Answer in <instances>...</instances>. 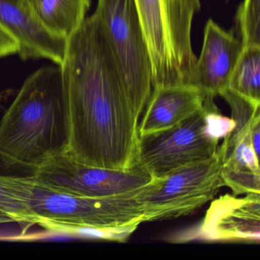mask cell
Returning a JSON list of instances; mask_svg holds the SVG:
<instances>
[{"mask_svg":"<svg viewBox=\"0 0 260 260\" xmlns=\"http://www.w3.org/2000/svg\"><path fill=\"white\" fill-rule=\"evenodd\" d=\"M39 23L68 40L86 19L91 0H25Z\"/></svg>","mask_w":260,"mask_h":260,"instance_id":"13","label":"cell"},{"mask_svg":"<svg viewBox=\"0 0 260 260\" xmlns=\"http://www.w3.org/2000/svg\"><path fill=\"white\" fill-rule=\"evenodd\" d=\"M95 11L104 22L140 121L153 86L150 57L135 0H98Z\"/></svg>","mask_w":260,"mask_h":260,"instance_id":"7","label":"cell"},{"mask_svg":"<svg viewBox=\"0 0 260 260\" xmlns=\"http://www.w3.org/2000/svg\"><path fill=\"white\" fill-rule=\"evenodd\" d=\"M18 43L14 38L0 26V58L16 54Z\"/></svg>","mask_w":260,"mask_h":260,"instance_id":"20","label":"cell"},{"mask_svg":"<svg viewBox=\"0 0 260 260\" xmlns=\"http://www.w3.org/2000/svg\"><path fill=\"white\" fill-rule=\"evenodd\" d=\"M225 1H226V2H228V0H225Z\"/></svg>","mask_w":260,"mask_h":260,"instance_id":"22","label":"cell"},{"mask_svg":"<svg viewBox=\"0 0 260 260\" xmlns=\"http://www.w3.org/2000/svg\"><path fill=\"white\" fill-rule=\"evenodd\" d=\"M71 122L60 67L45 66L24 82L0 121V150L37 169L68 153Z\"/></svg>","mask_w":260,"mask_h":260,"instance_id":"2","label":"cell"},{"mask_svg":"<svg viewBox=\"0 0 260 260\" xmlns=\"http://www.w3.org/2000/svg\"><path fill=\"white\" fill-rule=\"evenodd\" d=\"M251 144L255 153L259 156L260 152V124H256L252 129L250 135Z\"/></svg>","mask_w":260,"mask_h":260,"instance_id":"21","label":"cell"},{"mask_svg":"<svg viewBox=\"0 0 260 260\" xmlns=\"http://www.w3.org/2000/svg\"><path fill=\"white\" fill-rule=\"evenodd\" d=\"M214 100L208 97L201 110L175 127L140 137L135 167L161 179L212 158L234 128L232 118L220 113Z\"/></svg>","mask_w":260,"mask_h":260,"instance_id":"4","label":"cell"},{"mask_svg":"<svg viewBox=\"0 0 260 260\" xmlns=\"http://www.w3.org/2000/svg\"><path fill=\"white\" fill-rule=\"evenodd\" d=\"M221 178L225 186L229 187L234 196L260 193V173L223 164Z\"/></svg>","mask_w":260,"mask_h":260,"instance_id":"18","label":"cell"},{"mask_svg":"<svg viewBox=\"0 0 260 260\" xmlns=\"http://www.w3.org/2000/svg\"><path fill=\"white\" fill-rule=\"evenodd\" d=\"M219 95L223 97L231 107V118L234 122V130L226 138L228 153L239 143L250 139L252 129L260 124V102L249 100L229 87Z\"/></svg>","mask_w":260,"mask_h":260,"instance_id":"14","label":"cell"},{"mask_svg":"<svg viewBox=\"0 0 260 260\" xmlns=\"http://www.w3.org/2000/svg\"><path fill=\"white\" fill-rule=\"evenodd\" d=\"M228 87L249 100L260 102V47L243 48Z\"/></svg>","mask_w":260,"mask_h":260,"instance_id":"16","label":"cell"},{"mask_svg":"<svg viewBox=\"0 0 260 260\" xmlns=\"http://www.w3.org/2000/svg\"><path fill=\"white\" fill-rule=\"evenodd\" d=\"M35 176L58 189L86 196L112 197L136 191L153 180L138 167L127 170L86 165L61 155L36 169Z\"/></svg>","mask_w":260,"mask_h":260,"instance_id":"8","label":"cell"},{"mask_svg":"<svg viewBox=\"0 0 260 260\" xmlns=\"http://www.w3.org/2000/svg\"><path fill=\"white\" fill-rule=\"evenodd\" d=\"M71 115L68 154L86 165L135 167L138 123L124 75L98 12L68 39L61 64Z\"/></svg>","mask_w":260,"mask_h":260,"instance_id":"1","label":"cell"},{"mask_svg":"<svg viewBox=\"0 0 260 260\" xmlns=\"http://www.w3.org/2000/svg\"><path fill=\"white\" fill-rule=\"evenodd\" d=\"M241 42L209 19L205 25L203 45L185 84L214 98L228 88L237 60L243 51Z\"/></svg>","mask_w":260,"mask_h":260,"instance_id":"10","label":"cell"},{"mask_svg":"<svg viewBox=\"0 0 260 260\" xmlns=\"http://www.w3.org/2000/svg\"><path fill=\"white\" fill-rule=\"evenodd\" d=\"M208 98L200 89L189 85L153 88L138 123L139 138L180 124L201 110Z\"/></svg>","mask_w":260,"mask_h":260,"instance_id":"12","label":"cell"},{"mask_svg":"<svg viewBox=\"0 0 260 260\" xmlns=\"http://www.w3.org/2000/svg\"><path fill=\"white\" fill-rule=\"evenodd\" d=\"M151 64L153 88L185 84L197 57L193 18L200 0H135Z\"/></svg>","mask_w":260,"mask_h":260,"instance_id":"5","label":"cell"},{"mask_svg":"<svg viewBox=\"0 0 260 260\" xmlns=\"http://www.w3.org/2000/svg\"><path fill=\"white\" fill-rule=\"evenodd\" d=\"M223 164L260 173L259 156L252 148L250 139L239 143L226 155Z\"/></svg>","mask_w":260,"mask_h":260,"instance_id":"19","label":"cell"},{"mask_svg":"<svg viewBox=\"0 0 260 260\" xmlns=\"http://www.w3.org/2000/svg\"><path fill=\"white\" fill-rule=\"evenodd\" d=\"M228 154L226 138L208 160L153 179L138 194L145 222L161 221L189 215L211 202L222 187L221 169Z\"/></svg>","mask_w":260,"mask_h":260,"instance_id":"6","label":"cell"},{"mask_svg":"<svg viewBox=\"0 0 260 260\" xmlns=\"http://www.w3.org/2000/svg\"><path fill=\"white\" fill-rule=\"evenodd\" d=\"M11 190L31 217V224L71 233L78 228L139 226L145 212L138 198L142 188L112 197H86L48 185L35 174L13 176ZM146 186V185H145Z\"/></svg>","mask_w":260,"mask_h":260,"instance_id":"3","label":"cell"},{"mask_svg":"<svg viewBox=\"0 0 260 260\" xmlns=\"http://www.w3.org/2000/svg\"><path fill=\"white\" fill-rule=\"evenodd\" d=\"M236 22L243 48L260 47V0H243Z\"/></svg>","mask_w":260,"mask_h":260,"instance_id":"17","label":"cell"},{"mask_svg":"<svg viewBox=\"0 0 260 260\" xmlns=\"http://www.w3.org/2000/svg\"><path fill=\"white\" fill-rule=\"evenodd\" d=\"M36 169L16 162L0 150V223H30L29 215L10 192L7 179L13 175L35 174Z\"/></svg>","mask_w":260,"mask_h":260,"instance_id":"15","label":"cell"},{"mask_svg":"<svg viewBox=\"0 0 260 260\" xmlns=\"http://www.w3.org/2000/svg\"><path fill=\"white\" fill-rule=\"evenodd\" d=\"M0 26L17 42L22 60L48 59L57 65L63 62L68 40L45 29L25 0H0Z\"/></svg>","mask_w":260,"mask_h":260,"instance_id":"11","label":"cell"},{"mask_svg":"<svg viewBox=\"0 0 260 260\" xmlns=\"http://www.w3.org/2000/svg\"><path fill=\"white\" fill-rule=\"evenodd\" d=\"M191 239L211 242L258 243L260 240V193L244 197L225 194L211 201Z\"/></svg>","mask_w":260,"mask_h":260,"instance_id":"9","label":"cell"}]
</instances>
